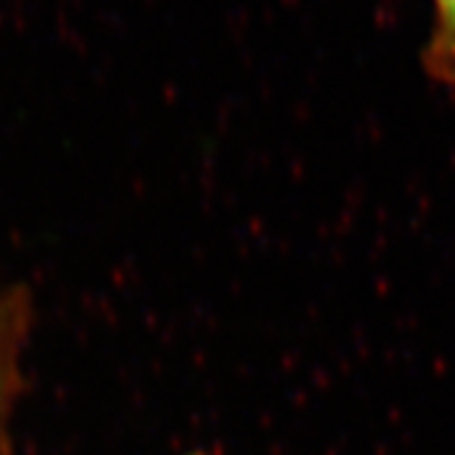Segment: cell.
I'll return each mask as SVG.
<instances>
[{
  "instance_id": "obj_1",
  "label": "cell",
  "mask_w": 455,
  "mask_h": 455,
  "mask_svg": "<svg viewBox=\"0 0 455 455\" xmlns=\"http://www.w3.org/2000/svg\"><path fill=\"white\" fill-rule=\"evenodd\" d=\"M31 322V293L20 286L0 291V455H11V420L20 392V362Z\"/></svg>"
},
{
  "instance_id": "obj_2",
  "label": "cell",
  "mask_w": 455,
  "mask_h": 455,
  "mask_svg": "<svg viewBox=\"0 0 455 455\" xmlns=\"http://www.w3.org/2000/svg\"><path fill=\"white\" fill-rule=\"evenodd\" d=\"M433 23L423 46V68L430 79L455 89V0H430Z\"/></svg>"
},
{
  "instance_id": "obj_3",
  "label": "cell",
  "mask_w": 455,
  "mask_h": 455,
  "mask_svg": "<svg viewBox=\"0 0 455 455\" xmlns=\"http://www.w3.org/2000/svg\"><path fill=\"white\" fill-rule=\"evenodd\" d=\"M190 455H208V453H190Z\"/></svg>"
}]
</instances>
